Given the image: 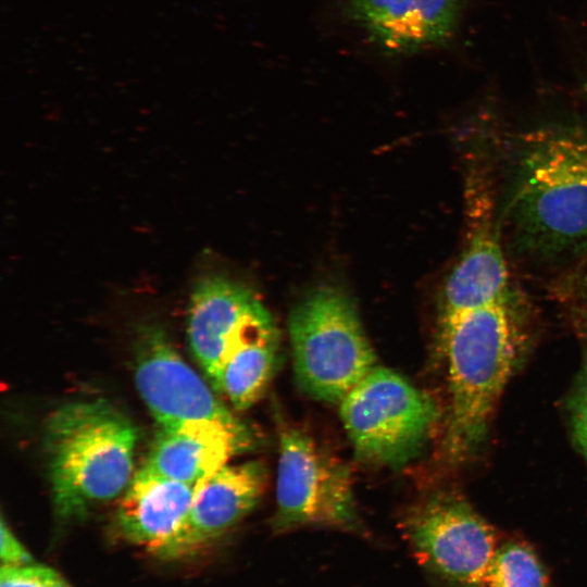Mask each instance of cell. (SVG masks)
Here are the masks:
<instances>
[{
  "mask_svg": "<svg viewBox=\"0 0 587 587\" xmlns=\"http://www.w3.org/2000/svg\"><path fill=\"white\" fill-rule=\"evenodd\" d=\"M504 218L515 246L562 261L587 252V135L546 127L522 137Z\"/></svg>",
  "mask_w": 587,
  "mask_h": 587,
  "instance_id": "6da1fadb",
  "label": "cell"
},
{
  "mask_svg": "<svg viewBox=\"0 0 587 587\" xmlns=\"http://www.w3.org/2000/svg\"><path fill=\"white\" fill-rule=\"evenodd\" d=\"M137 429L104 400L67 402L49 416L45 448L55 513L80 517L130 483Z\"/></svg>",
  "mask_w": 587,
  "mask_h": 587,
  "instance_id": "7a4b0ae2",
  "label": "cell"
},
{
  "mask_svg": "<svg viewBox=\"0 0 587 587\" xmlns=\"http://www.w3.org/2000/svg\"><path fill=\"white\" fill-rule=\"evenodd\" d=\"M448 360L449 420L444 446L462 461L484 440L515 357L507 300L440 317Z\"/></svg>",
  "mask_w": 587,
  "mask_h": 587,
  "instance_id": "3957f363",
  "label": "cell"
},
{
  "mask_svg": "<svg viewBox=\"0 0 587 587\" xmlns=\"http://www.w3.org/2000/svg\"><path fill=\"white\" fill-rule=\"evenodd\" d=\"M288 328L297 383L314 399L340 403L377 366L355 307L338 288L313 289Z\"/></svg>",
  "mask_w": 587,
  "mask_h": 587,
  "instance_id": "277c9868",
  "label": "cell"
},
{
  "mask_svg": "<svg viewBox=\"0 0 587 587\" xmlns=\"http://www.w3.org/2000/svg\"><path fill=\"white\" fill-rule=\"evenodd\" d=\"M340 417L358 458L400 467L423 449L438 410L403 376L375 366L342 399Z\"/></svg>",
  "mask_w": 587,
  "mask_h": 587,
  "instance_id": "5b68a950",
  "label": "cell"
},
{
  "mask_svg": "<svg viewBox=\"0 0 587 587\" xmlns=\"http://www.w3.org/2000/svg\"><path fill=\"white\" fill-rule=\"evenodd\" d=\"M276 534L319 526L363 534L349 469L311 436L292 426L279 429Z\"/></svg>",
  "mask_w": 587,
  "mask_h": 587,
  "instance_id": "8992f818",
  "label": "cell"
},
{
  "mask_svg": "<svg viewBox=\"0 0 587 587\" xmlns=\"http://www.w3.org/2000/svg\"><path fill=\"white\" fill-rule=\"evenodd\" d=\"M402 529L419 564L449 587H483L496 553L488 523L461 496L433 494L411 507Z\"/></svg>",
  "mask_w": 587,
  "mask_h": 587,
  "instance_id": "52a82bcc",
  "label": "cell"
},
{
  "mask_svg": "<svg viewBox=\"0 0 587 587\" xmlns=\"http://www.w3.org/2000/svg\"><path fill=\"white\" fill-rule=\"evenodd\" d=\"M135 384L159 426L188 421L214 422L230 429L251 448L258 444L253 429L215 397L158 325H143L139 329Z\"/></svg>",
  "mask_w": 587,
  "mask_h": 587,
  "instance_id": "ba28073f",
  "label": "cell"
},
{
  "mask_svg": "<svg viewBox=\"0 0 587 587\" xmlns=\"http://www.w3.org/2000/svg\"><path fill=\"white\" fill-rule=\"evenodd\" d=\"M273 326L270 312L243 285L220 274L204 275L193 285L187 335L213 388L228 353Z\"/></svg>",
  "mask_w": 587,
  "mask_h": 587,
  "instance_id": "9c48e42d",
  "label": "cell"
},
{
  "mask_svg": "<svg viewBox=\"0 0 587 587\" xmlns=\"http://www.w3.org/2000/svg\"><path fill=\"white\" fill-rule=\"evenodd\" d=\"M267 479L262 462L224 465L195 488L186 521L168 557L190 554L216 541L259 502Z\"/></svg>",
  "mask_w": 587,
  "mask_h": 587,
  "instance_id": "30bf717a",
  "label": "cell"
},
{
  "mask_svg": "<svg viewBox=\"0 0 587 587\" xmlns=\"http://www.w3.org/2000/svg\"><path fill=\"white\" fill-rule=\"evenodd\" d=\"M196 485L143 467L132 478L116 510L122 535L167 558L190 510Z\"/></svg>",
  "mask_w": 587,
  "mask_h": 587,
  "instance_id": "8fae6325",
  "label": "cell"
},
{
  "mask_svg": "<svg viewBox=\"0 0 587 587\" xmlns=\"http://www.w3.org/2000/svg\"><path fill=\"white\" fill-rule=\"evenodd\" d=\"M458 8V0H347L344 12L383 48L410 52L446 41Z\"/></svg>",
  "mask_w": 587,
  "mask_h": 587,
  "instance_id": "7c38bea8",
  "label": "cell"
},
{
  "mask_svg": "<svg viewBox=\"0 0 587 587\" xmlns=\"http://www.w3.org/2000/svg\"><path fill=\"white\" fill-rule=\"evenodd\" d=\"M472 199L473 229L461 259L445 283L440 317L507 300L509 271L492 226L490 198L485 191Z\"/></svg>",
  "mask_w": 587,
  "mask_h": 587,
  "instance_id": "4fadbf2b",
  "label": "cell"
},
{
  "mask_svg": "<svg viewBox=\"0 0 587 587\" xmlns=\"http://www.w3.org/2000/svg\"><path fill=\"white\" fill-rule=\"evenodd\" d=\"M251 447L214 422L188 421L160 426L143 469L160 476L197 485Z\"/></svg>",
  "mask_w": 587,
  "mask_h": 587,
  "instance_id": "5bb4252c",
  "label": "cell"
},
{
  "mask_svg": "<svg viewBox=\"0 0 587 587\" xmlns=\"http://www.w3.org/2000/svg\"><path fill=\"white\" fill-rule=\"evenodd\" d=\"M279 359L276 326L262 330L233 349L223 362L214 390L237 410L251 407L266 390Z\"/></svg>",
  "mask_w": 587,
  "mask_h": 587,
  "instance_id": "9a60e30c",
  "label": "cell"
},
{
  "mask_svg": "<svg viewBox=\"0 0 587 587\" xmlns=\"http://www.w3.org/2000/svg\"><path fill=\"white\" fill-rule=\"evenodd\" d=\"M483 587H551L546 569L535 551L519 541L496 550Z\"/></svg>",
  "mask_w": 587,
  "mask_h": 587,
  "instance_id": "2e32d148",
  "label": "cell"
},
{
  "mask_svg": "<svg viewBox=\"0 0 587 587\" xmlns=\"http://www.w3.org/2000/svg\"><path fill=\"white\" fill-rule=\"evenodd\" d=\"M0 587H71L54 570L45 565L27 564L1 566Z\"/></svg>",
  "mask_w": 587,
  "mask_h": 587,
  "instance_id": "e0dca14e",
  "label": "cell"
},
{
  "mask_svg": "<svg viewBox=\"0 0 587 587\" xmlns=\"http://www.w3.org/2000/svg\"><path fill=\"white\" fill-rule=\"evenodd\" d=\"M570 413L574 439L587 457V358L570 401Z\"/></svg>",
  "mask_w": 587,
  "mask_h": 587,
  "instance_id": "ac0fdd59",
  "label": "cell"
},
{
  "mask_svg": "<svg viewBox=\"0 0 587 587\" xmlns=\"http://www.w3.org/2000/svg\"><path fill=\"white\" fill-rule=\"evenodd\" d=\"M1 566H21L34 563L30 553L16 539L5 521L1 520Z\"/></svg>",
  "mask_w": 587,
  "mask_h": 587,
  "instance_id": "d6986e66",
  "label": "cell"
},
{
  "mask_svg": "<svg viewBox=\"0 0 587 587\" xmlns=\"http://www.w3.org/2000/svg\"><path fill=\"white\" fill-rule=\"evenodd\" d=\"M580 305H582V309H583L585 320L587 322V279L585 280V283L583 285V291H582V295H580Z\"/></svg>",
  "mask_w": 587,
  "mask_h": 587,
  "instance_id": "ffe728a7",
  "label": "cell"
}]
</instances>
